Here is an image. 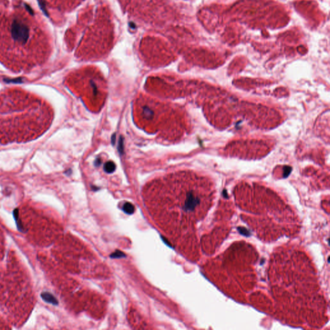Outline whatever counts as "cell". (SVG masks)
Returning a JSON list of instances; mask_svg holds the SVG:
<instances>
[{
	"label": "cell",
	"mask_w": 330,
	"mask_h": 330,
	"mask_svg": "<svg viewBox=\"0 0 330 330\" xmlns=\"http://www.w3.org/2000/svg\"><path fill=\"white\" fill-rule=\"evenodd\" d=\"M208 192L202 177L181 172L152 181L146 188L145 197L154 217L170 232L185 230V225L206 205Z\"/></svg>",
	"instance_id": "6da1fadb"
},
{
	"label": "cell",
	"mask_w": 330,
	"mask_h": 330,
	"mask_svg": "<svg viewBox=\"0 0 330 330\" xmlns=\"http://www.w3.org/2000/svg\"><path fill=\"white\" fill-rule=\"evenodd\" d=\"M35 21L27 10L23 8L14 10L2 23L0 43L20 50H26L31 44H36L37 37L43 34Z\"/></svg>",
	"instance_id": "7a4b0ae2"
},
{
	"label": "cell",
	"mask_w": 330,
	"mask_h": 330,
	"mask_svg": "<svg viewBox=\"0 0 330 330\" xmlns=\"http://www.w3.org/2000/svg\"><path fill=\"white\" fill-rule=\"evenodd\" d=\"M41 297L43 299V300L46 301L47 303H52L53 304H58V301L54 297V296L52 295L49 293H43L41 294Z\"/></svg>",
	"instance_id": "3957f363"
},
{
	"label": "cell",
	"mask_w": 330,
	"mask_h": 330,
	"mask_svg": "<svg viewBox=\"0 0 330 330\" xmlns=\"http://www.w3.org/2000/svg\"><path fill=\"white\" fill-rule=\"evenodd\" d=\"M123 210L126 214H131L134 211V207L132 205L129 203V202H126L123 206Z\"/></svg>",
	"instance_id": "277c9868"
},
{
	"label": "cell",
	"mask_w": 330,
	"mask_h": 330,
	"mask_svg": "<svg viewBox=\"0 0 330 330\" xmlns=\"http://www.w3.org/2000/svg\"><path fill=\"white\" fill-rule=\"evenodd\" d=\"M105 170L108 172H112L115 170V164L112 162H108L105 164Z\"/></svg>",
	"instance_id": "5b68a950"
}]
</instances>
